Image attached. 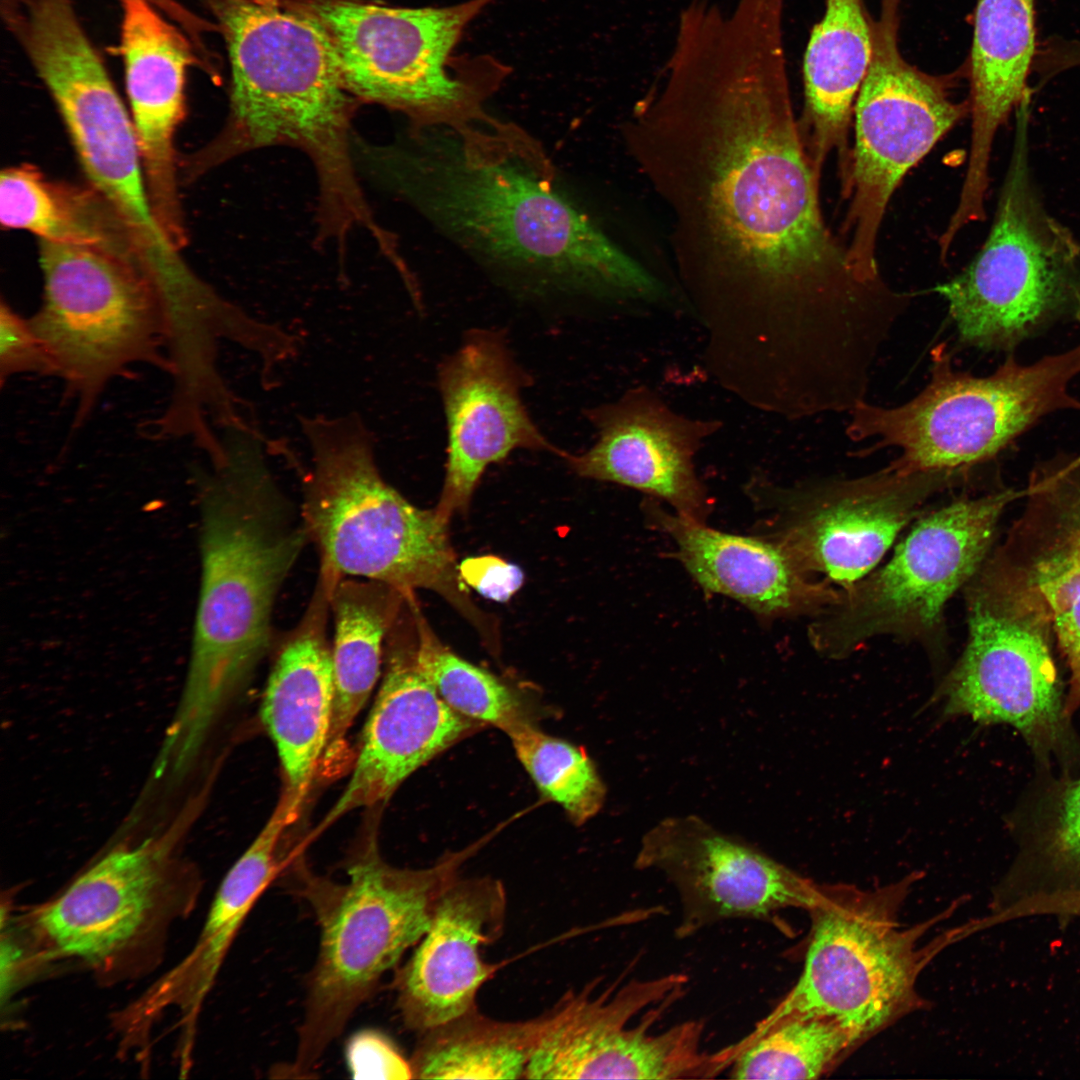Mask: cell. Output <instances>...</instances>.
Returning <instances> with one entry per match:
<instances>
[{
    "mask_svg": "<svg viewBox=\"0 0 1080 1080\" xmlns=\"http://www.w3.org/2000/svg\"><path fill=\"white\" fill-rule=\"evenodd\" d=\"M967 470L902 473L890 467L856 479L780 488L748 485L774 510L769 539L808 574L843 588L863 578L933 494L961 483Z\"/></svg>",
    "mask_w": 1080,
    "mask_h": 1080,
    "instance_id": "17",
    "label": "cell"
},
{
    "mask_svg": "<svg viewBox=\"0 0 1080 1080\" xmlns=\"http://www.w3.org/2000/svg\"><path fill=\"white\" fill-rule=\"evenodd\" d=\"M345 1058L355 1079H412L410 1059L382 1032L365 1029L350 1037Z\"/></svg>",
    "mask_w": 1080,
    "mask_h": 1080,
    "instance_id": "39",
    "label": "cell"
},
{
    "mask_svg": "<svg viewBox=\"0 0 1080 1080\" xmlns=\"http://www.w3.org/2000/svg\"><path fill=\"white\" fill-rule=\"evenodd\" d=\"M871 21L863 0H826L803 57V139L819 176L828 155L838 153L842 184L850 167L849 124L872 58Z\"/></svg>",
    "mask_w": 1080,
    "mask_h": 1080,
    "instance_id": "30",
    "label": "cell"
},
{
    "mask_svg": "<svg viewBox=\"0 0 1080 1080\" xmlns=\"http://www.w3.org/2000/svg\"><path fill=\"white\" fill-rule=\"evenodd\" d=\"M1034 915L1080 917V887L1031 894L1001 909L989 920L994 924Z\"/></svg>",
    "mask_w": 1080,
    "mask_h": 1080,
    "instance_id": "41",
    "label": "cell"
},
{
    "mask_svg": "<svg viewBox=\"0 0 1080 1080\" xmlns=\"http://www.w3.org/2000/svg\"><path fill=\"white\" fill-rule=\"evenodd\" d=\"M585 416L596 429V442L583 453L563 456L577 475L636 489L704 521L712 502L694 458L721 428L719 420L682 415L646 385L587 409Z\"/></svg>",
    "mask_w": 1080,
    "mask_h": 1080,
    "instance_id": "21",
    "label": "cell"
},
{
    "mask_svg": "<svg viewBox=\"0 0 1080 1080\" xmlns=\"http://www.w3.org/2000/svg\"><path fill=\"white\" fill-rule=\"evenodd\" d=\"M901 0H880L872 19L873 51L854 103L855 142L843 194L850 198L843 233L850 259L866 278H883L876 242L902 177L956 123L968 100L953 101L946 80L911 65L899 47Z\"/></svg>",
    "mask_w": 1080,
    "mask_h": 1080,
    "instance_id": "14",
    "label": "cell"
},
{
    "mask_svg": "<svg viewBox=\"0 0 1080 1080\" xmlns=\"http://www.w3.org/2000/svg\"><path fill=\"white\" fill-rule=\"evenodd\" d=\"M687 978L670 974L634 980L618 991L592 996L569 993L540 1017L529 1079H691L710 1078L726 1067L721 1051L704 1052V1024L693 1020L649 1032L658 1012L641 1024L629 1023L644 1008L682 992Z\"/></svg>",
    "mask_w": 1080,
    "mask_h": 1080,
    "instance_id": "16",
    "label": "cell"
},
{
    "mask_svg": "<svg viewBox=\"0 0 1080 1080\" xmlns=\"http://www.w3.org/2000/svg\"><path fill=\"white\" fill-rule=\"evenodd\" d=\"M644 507L650 522L673 539L678 558L706 592L735 599L761 618L819 617L840 597V591L814 580L767 537L718 531L670 514L651 500Z\"/></svg>",
    "mask_w": 1080,
    "mask_h": 1080,
    "instance_id": "27",
    "label": "cell"
},
{
    "mask_svg": "<svg viewBox=\"0 0 1080 1080\" xmlns=\"http://www.w3.org/2000/svg\"><path fill=\"white\" fill-rule=\"evenodd\" d=\"M121 52L131 118L154 215L166 235L185 237L174 136L185 113L191 62L184 36L148 0H121Z\"/></svg>",
    "mask_w": 1080,
    "mask_h": 1080,
    "instance_id": "24",
    "label": "cell"
},
{
    "mask_svg": "<svg viewBox=\"0 0 1080 1080\" xmlns=\"http://www.w3.org/2000/svg\"><path fill=\"white\" fill-rule=\"evenodd\" d=\"M0 221L40 240L97 248L144 267L131 230L102 196L49 180L33 165L2 170Z\"/></svg>",
    "mask_w": 1080,
    "mask_h": 1080,
    "instance_id": "32",
    "label": "cell"
},
{
    "mask_svg": "<svg viewBox=\"0 0 1080 1080\" xmlns=\"http://www.w3.org/2000/svg\"><path fill=\"white\" fill-rule=\"evenodd\" d=\"M409 595L382 582L344 578L330 595L335 700L322 760L334 761L380 678L387 635Z\"/></svg>",
    "mask_w": 1080,
    "mask_h": 1080,
    "instance_id": "31",
    "label": "cell"
},
{
    "mask_svg": "<svg viewBox=\"0 0 1080 1080\" xmlns=\"http://www.w3.org/2000/svg\"><path fill=\"white\" fill-rule=\"evenodd\" d=\"M185 822L110 849L39 912L37 925L58 952L100 964L136 941L168 894Z\"/></svg>",
    "mask_w": 1080,
    "mask_h": 1080,
    "instance_id": "22",
    "label": "cell"
},
{
    "mask_svg": "<svg viewBox=\"0 0 1080 1080\" xmlns=\"http://www.w3.org/2000/svg\"><path fill=\"white\" fill-rule=\"evenodd\" d=\"M634 866L656 870L675 888L679 938L730 919H767L786 908L809 911L821 887L698 816L663 819L642 838Z\"/></svg>",
    "mask_w": 1080,
    "mask_h": 1080,
    "instance_id": "18",
    "label": "cell"
},
{
    "mask_svg": "<svg viewBox=\"0 0 1080 1080\" xmlns=\"http://www.w3.org/2000/svg\"><path fill=\"white\" fill-rule=\"evenodd\" d=\"M858 1041L818 1015L764 1018L731 1052L734 1079H815Z\"/></svg>",
    "mask_w": 1080,
    "mask_h": 1080,
    "instance_id": "34",
    "label": "cell"
},
{
    "mask_svg": "<svg viewBox=\"0 0 1080 1080\" xmlns=\"http://www.w3.org/2000/svg\"><path fill=\"white\" fill-rule=\"evenodd\" d=\"M783 20L711 13L677 30L664 77L623 127L666 208L680 287L718 358L766 368L838 359L898 293L864 277L826 225L789 89Z\"/></svg>",
    "mask_w": 1080,
    "mask_h": 1080,
    "instance_id": "1",
    "label": "cell"
},
{
    "mask_svg": "<svg viewBox=\"0 0 1080 1080\" xmlns=\"http://www.w3.org/2000/svg\"><path fill=\"white\" fill-rule=\"evenodd\" d=\"M330 595L317 578L297 624L275 639L261 703V719L276 747L285 787L303 797L323 758L333 716Z\"/></svg>",
    "mask_w": 1080,
    "mask_h": 1080,
    "instance_id": "26",
    "label": "cell"
},
{
    "mask_svg": "<svg viewBox=\"0 0 1080 1080\" xmlns=\"http://www.w3.org/2000/svg\"><path fill=\"white\" fill-rule=\"evenodd\" d=\"M223 441L221 461L196 472L200 593L188 673L169 724L177 740L194 747L272 652L277 596L310 543L256 426L230 428Z\"/></svg>",
    "mask_w": 1080,
    "mask_h": 1080,
    "instance_id": "3",
    "label": "cell"
},
{
    "mask_svg": "<svg viewBox=\"0 0 1080 1080\" xmlns=\"http://www.w3.org/2000/svg\"><path fill=\"white\" fill-rule=\"evenodd\" d=\"M231 65L225 128L190 165L197 173L243 152L288 145L316 168L319 217L362 218L369 206L356 178L354 97L323 26L287 0H214Z\"/></svg>",
    "mask_w": 1080,
    "mask_h": 1080,
    "instance_id": "4",
    "label": "cell"
},
{
    "mask_svg": "<svg viewBox=\"0 0 1080 1080\" xmlns=\"http://www.w3.org/2000/svg\"><path fill=\"white\" fill-rule=\"evenodd\" d=\"M539 1027L540 1017L500 1022L474 1008L422 1033L410 1058L413 1078H524Z\"/></svg>",
    "mask_w": 1080,
    "mask_h": 1080,
    "instance_id": "33",
    "label": "cell"
},
{
    "mask_svg": "<svg viewBox=\"0 0 1080 1080\" xmlns=\"http://www.w3.org/2000/svg\"><path fill=\"white\" fill-rule=\"evenodd\" d=\"M903 883L863 892L822 888L810 910L812 937L795 986L766 1018H830L857 1041L886 1026L914 1001L920 970L913 930L896 919Z\"/></svg>",
    "mask_w": 1080,
    "mask_h": 1080,
    "instance_id": "15",
    "label": "cell"
},
{
    "mask_svg": "<svg viewBox=\"0 0 1080 1080\" xmlns=\"http://www.w3.org/2000/svg\"><path fill=\"white\" fill-rule=\"evenodd\" d=\"M1036 52L1035 0H976L968 60L971 144L957 204L965 216L985 212L989 163L998 129L1032 91Z\"/></svg>",
    "mask_w": 1080,
    "mask_h": 1080,
    "instance_id": "28",
    "label": "cell"
},
{
    "mask_svg": "<svg viewBox=\"0 0 1080 1080\" xmlns=\"http://www.w3.org/2000/svg\"><path fill=\"white\" fill-rule=\"evenodd\" d=\"M55 376L51 358L32 328L6 302L0 305V378L3 384L19 374Z\"/></svg>",
    "mask_w": 1080,
    "mask_h": 1080,
    "instance_id": "38",
    "label": "cell"
},
{
    "mask_svg": "<svg viewBox=\"0 0 1080 1080\" xmlns=\"http://www.w3.org/2000/svg\"><path fill=\"white\" fill-rule=\"evenodd\" d=\"M968 641L938 696L944 712L1014 727L1036 759L1070 764L1079 745L1064 710L1046 605L1002 545L966 585Z\"/></svg>",
    "mask_w": 1080,
    "mask_h": 1080,
    "instance_id": "9",
    "label": "cell"
},
{
    "mask_svg": "<svg viewBox=\"0 0 1080 1080\" xmlns=\"http://www.w3.org/2000/svg\"><path fill=\"white\" fill-rule=\"evenodd\" d=\"M358 159L457 244L498 267L550 277L619 301L654 304L665 287L562 189L543 147L490 114L412 125Z\"/></svg>",
    "mask_w": 1080,
    "mask_h": 1080,
    "instance_id": "2",
    "label": "cell"
},
{
    "mask_svg": "<svg viewBox=\"0 0 1080 1080\" xmlns=\"http://www.w3.org/2000/svg\"><path fill=\"white\" fill-rule=\"evenodd\" d=\"M300 426L311 465L299 508L318 553L317 578L331 591L344 578L382 582L407 595L432 590L481 625L458 573L448 523L386 482L362 418L302 416Z\"/></svg>",
    "mask_w": 1080,
    "mask_h": 1080,
    "instance_id": "5",
    "label": "cell"
},
{
    "mask_svg": "<svg viewBox=\"0 0 1080 1080\" xmlns=\"http://www.w3.org/2000/svg\"><path fill=\"white\" fill-rule=\"evenodd\" d=\"M413 614L419 666L452 710L506 734L532 722L521 695L492 673L444 646L431 632L415 601Z\"/></svg>",
    "mask_w": 1080,
    "mask_h": 1080,
    "instance_id": "35",
    "label": "cell"
},
{
    "mask_svg": "<svg viewBox=\"0 0 1080 1080\" xmlns=\"http://www.w3.org/2000/svg\"><path fill=\"white\" fill-rule=\"evenodd\" d=\"M23 40L92 189L131 230L150 280L157 287L180 282L190 268L152 210L132 118L73 9L59 6L38 14Z\"/></svg>",
    "mask_w": 1080,
    "mask_h": 1080,
    "instance_id": "13",
    "label": "cell"
},
{
    "mask_svg": "<svg viewBox=\"0 0 1080 1080\" xmlns=\"http://www.w3.org/2000/svg\"><path fill=\"white\" fill-rule=\"evenodd\" d=\"M473 850L409 869L387 863L372 842L350 859L344 884L311 876L300 881L297 890L315 911L320 941L286 1072L311 1076L382 977L427 932L441 894Z\"/></svg>",
    "mask_w": 1080,
    "mask_h": 1080,
    "instance_id": "6",
    "label": "cell"
},
{
    "mask_svg": "<svg viewBox=\"0 0 1080 1080\" xmlns=\"http://www.w3.org/2000/svg\"><path fill=\"white\" fill-rule=\"evenodd\" d=\"M482 726L452 710L423 673L413 607L406 602L385 641L382 681L351 777L319 831L351 811L386 802L417 769Z\"/></svg>",
    "mask_w": 1080,
    "mask_h": 1080,
    "instance_id": "19",
    "label": "cell"
},
{
    "mask_svg": "<svg viewBox=\"0 0 1080 1080\" xmlns=\"http://www.w3.org/2000/svg\"><path fill=\"white\" fill-rule=\"evenodd\" d=\"M287 1L323 26L355 99L402 112L412 125L455 124L485 115V102L510 73L491 56L453 55L468 23L495 0L420 8Z\"/></svg>",
    "mask_w": 1080,
    "mask_h": 1080,
    "instance_id": "8",
    "label": "cell"
},
{
    "mask_svg": "<svg viewBox=\"0 0 1080 1080\" xmlns=\"http://www.w3.org/2000/svg\"><path fill=\"white\" fill-rule=\"evenodd\" d=\"M1080 374V344L1023 365L1009 356L991 375L955 371L945 344L932 351L931 379L894 408L866 400L851 411L846 434L874 439L869 451L900 448L888 467L902 473L969 470L994 457L1042 417L1080 409L1070 383Z\"/></svg>",
    "mask_w": 1080,
    "mask_h": 1080,
    "instance_id": "10",
    "label": "cell"
},
{
    "mask_svg": "<svg viewBox=\"0 0 1080 1080\" xmlns=\"http://www.w3.org/2000/svg\"><path fill=\"white\" fill-rule=\"evenodd\" d=\"M507 735L539 791L560 805L574 824H584L601 810L606 787L582 747L541 731L533 722Z\"/></svg>",
    "mask_w": 1080,
    "mask_h": 1080,
    "instance_id": "36",
    "label": "cell"
},
{
    "mask_svg": "<svg viewBox=\"0 0 1080 1080\" xmlns=\"http://www.w3.org/2000/svg\"><path fill=\"white\" fill-rule=\"evenodd\" d=\"M460 579L486 599L507 602L522 586L519 566L493 555L464 559L458 565Z\"/></svg>",
    "mask_w": 1080,
    "mask_h": 1080,
    "instance_id": "40",
    "label": "cell"
},
{
    "mask_svg": "<svg viewBox=\"0 0 1080 1080\" xmlns=\"http://www.w3.org/2000/svg\"><path fill=\"white\" fill-rule=\"evenodd\" d=\"M43 297L29 322L82 421L136 364L170 373L158 297L138 267L103 250L40 240Z\"/></svg>",
    "mask_w": 1080,
    "mask_h": 1080,
    "instance_id": "11",
    "label": "cell"
},
{
    "mask_svg": "<svg viewBox=\"0 0 1080 1080\" xmlns=\"http://www.w3.org/2000/svg\"><path fill=\"white\" fill-rule=\"evenodd\" d=\"M1020 495L1003 489L952 502L922 519L890 561L840 591L810 628L815 648L848 655L877 636L916 640L942 651L947 601L988 556L998 521Z\"/></svg>",
    "mask_w": 1080,
    "mask_h": 1080,
    "instance_id": "12",
    "label": "cell"
},
{
    "mask_svg": "<svg viewBox=\"0 0 1080 1080\" xmlns=\"http://www.w3.org/2000/svg\"><path fill=\"white\" fill-rule=\"evenodd\" d=\"M439 388L447 424L443 488L434 508L446 523L466 511L486 468L516 449L566 452L551 445L530 418L521 399L526 376L504 337L475 330L439 369Z\"/></svg>",
    "mask_w": 1080,
    "mask_h": 1080,
    "instance_id": "20",
    "label": "cell"
},
{
    "mask_svg": "<svg viewBox=\"0 0 1080 1080\" xmlns=\"http://www.w3.org/2000/svg\"><path fill=\"white\" fill-rule=\"evenodd\" d=\"M1033 822V841L1049 867L1080 876V775L1050 786Z\"/></svg>",
    "mask_w": 1080,
    "mask_h": 1080,
    "instance_id": "37",
    "label": "cell"
},
{
    "mask_svg": "<svg viewBox=\"0 0 1080 1080\" xmlns=\"http://www.w3.org/2000/svg\"><path fill=\"white\" fill-rule=\"evenodd\" d=\"M1031 105L1015 112L1011 155L989 234L969 265L932 288L959 340L1009 350L1058 322L1080 323V244L1046 208L1030 162Z\"/></svg>",
    "mask_w": 1080,
    "mask_h": 1080,
    "instance_id": "7",
    "label": "cell"
},
{
    "mask_svg": "<svg viewBox=\"0 0 1080 1080\" xmlns=\"http://www.w3.org/2000/svg\"><path fill=\"white\" fill-rule=\"evenodd\" d=\"M506 914L502 883L459 879L441 894L431 924L395 977L405 1025L424 1033L476 1008L480 987L495 970L482 948L501 934Z\"/></svg>",
    "mask_w": 1080,
    "mask_h": 1080,
    "instance_id": "23",
    "label": "cell"
},
{
    "mask_svg": "<svg viewBox=\"0 0 1080 1080\" xmlns=\"http://www.w3.org/2000/svg\"><path fill=\"white\" fill-rule=\"evenodd\" d=\"M1027 506L1003 544L1042 597L1069 668L1064 710L1080 707V455L1036 468Z\"/></svg>",
    "mask_w": 1080,
    "mask_h": 1080,
    "instance_id": "25",
    "label": "cell"
},
{
    "mask_svg": "<svg viewBox=\"0 0 1080 1080\" xmlns=\"http://www.w3.org/2000/svg\"><path fill=\"white\" fill-rule=\"evenodd\" d=\"M304 800L284 789L271 816L224 877L196 945L151 992L160 1011L176 1004L192 1026L218 970L249 911L284 867L280 841L298 818Z\"/></svg>",
    "mask_w": 1080,
    "mask_h": 1080,
    "instance_id": "29",
    "label": "cell"
}]
</instances>
